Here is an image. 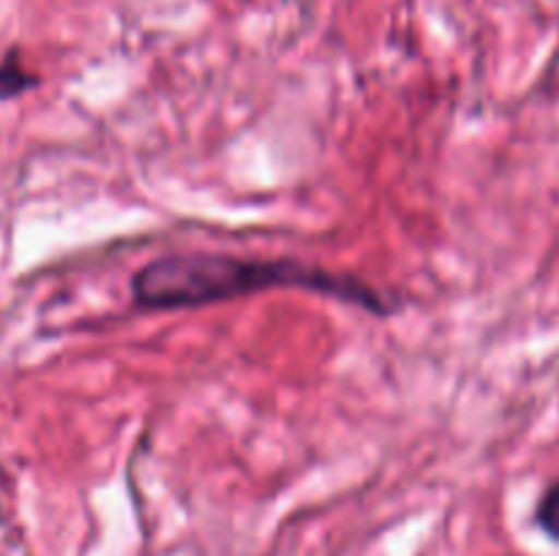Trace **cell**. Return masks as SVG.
<instances>
[{"label":"cell","mask_w":559,"mask_h":556,"mask_svg":"<svg viewBox=\"0 0 559 556\" xmlns=\"http://www.w3.org/2000/svg\"><path fill=\"white\" fill-rule=\"evenodd\" d=\"M538 523L544 527V532L549 537L559 540V480L549 485L540 496V505H538Z\"/></svg>","instance_id":"obj_3"},{"label":"cell","mask_w":559,"mask_h":556,"mask_svg":"<svg viewBox=\"0 0 559 556\" xmlns=\"http://www.w3.org/2000/svg\"><path fill=\"white\" fill-rule=\"evenodd\" d=\"M36 74L25 71V65L20 63L14 52L0 63V98H14L20 93H25L27 87L36 85Z\"/></svg>","instance_id":"obj_2"},{"label":"cell","mask_w":559,"mask_h":556,"mask_svg":"<svg viewBox=\"0 0 559 556\" xmlns=\"http://www.w3.org/2000/svg\"><path fill=\"white\" fill-rule=\"evenodd\" d=\"M267 289H309L355 303L377 316L391 305L377 289L353 276L293 259H240L229 254H178L147 262L131 278V294L140 309L178 311L224 303Z\"/></svg>","instance_id":"obj_1"}]
</instances>
